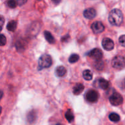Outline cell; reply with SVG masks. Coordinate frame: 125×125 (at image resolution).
I'll list each match as a JSON object with an SVG mask.
<instances>
[{
	"label": "cell",
	"instance_id": "1",
	"mask_svg": "<svg viewBox=\"0 0 125 125\" xmlns=\"http://www.w3.org/2000/svg\"><path fill=\"white\" fill-rule=\"evenodd\" d=\"M123 21V15L122 11L118 9L112 10L109 15V21L112 25L118 26Z\"/></svg>",
	"mask_w": 125,
	"mask_h": 125
},
{
	"label": "cell",
	"instance_id": "2",
	"mask_svg": "<svg viewBox=\"0 0 125 125\" xmlns=\"http://www.w3.org/2000/svg\"><path fill=\"white\" fill-rule=\"evenodd\" d=\"M52 65V58L50 55L47 54H44L42 55L39 60V69L48 68Z\"/></svg>",
	"mask_w": 125,
	"mask_h": 125
},
{
	"label": "cell",
	"instance_id": "3",
	"mask_svg": "<svg viewBox=\"0 0 125 125\" xmlns=\"http://www.w3.org/2000/svg\"><path fill=\"white\" fill-rule=\"evenodd\" d=\"M112 67L117 69H123L125 66V58L123 56H117L112 61Z\"/></svg>",
	"mask_w": 125,
	"mask_h": 125
},
{
	"label": "cell",
	"instance_id": "4",
	"mask_svg": "<svg viewBox=\"0 0 125 125\" xmlns=\"http://www.w3.org/2000/svg\"><path fill=\"white\" fill-rule=\"evenodd\" d=\"M109 101L113 106H118L123 103V98L120 94L117 92H114L109 97Z\"/></svg>",
	"mask_w": 125,
	"mask_h": 125
},
{
	"label": "cell",
	"instance_id": "5",
	"mask_svg": "<svg viewBox=\"0 0 125 125\" xmlns=\"http://www.w3.org/2000/svg\"><path fill=\"white\" fill-rule=\"evenodd\" d=\"M85 98L87 101L90 103H95L99 98V94L96 90H89L85 94Z\"/></svg>",
	"mask_w": 125,
	"mask_h": 125
},
{
	"label": "cell",
	"instance_id": "6",
	"mask_svg": "<svg viewBox=\"0 0 125 125\" xmlns=\"http://www.w3.org/2000/svg\"><path fill=\"white\" fill-rule=\"evenodd\" d=\"M88 56L96 61H100L103 57V52L99 48H94L87 54Z\"/></svg>",
	"mask_w": 125,
	"mask_h": 125
},
{
	"label": "cell",
	"instance_id": "7",
	"mask_svg": "<svg viewBox=\"0 0 125 125\" xmlns=\"http://www.w3.org/2000/svg\"><path fill=\"white\" fill-rule=\"evenodd\" d=\"M91 29L95 34H100L104 30V26L101 22L95 21L92 24Z\"/></svg>",
	"mask_w": 125,
	"mask_h": 125
},
{
	"label": "cell",
	"instance_id": "8",
	"mask_svg": "<svg viewBox=\"0 0 125 125\" xmlns=\"http://www.w3.org/2000/svg\"><path fill=\"white\" fill-rule=\"evenodd\" d=\"M102 46L106 51H111L114 48V43L109 38H104L102 40Z\"/></svg>",
	"mask_w": 125,
	"mask_h": 125
},
{
	"label": "cell",
	"instance_id": "9",
	"mask_svg": "<svg viewBox=\"0 0 125 125\" xmlns=\"http://www.w3.org/2000/svg\"><path fill=\"white\" fill-rule=\"evenodd\" d=\"M96 10L93 8L87 9L84 12V17L87 19H93L96 17Z\"/></svg>",
	"mask_w": 125,
	"mask_h": 125
},
{
	"label": "cell",
	"instance_id": "10",
	"mask_svg": "<svg viewBox=\"0 0 125 125\" xmlns=\"http://www.w3.org/2000/svg\"><path fill=\"white\" fill-rule=\"evenodd\" d=\"M84 89V86L83 84H81V83H78L76 84L74 87H73V94L76 95H80L82 92H83Z\"/></svg>",
	"mask_w": 125,
	"mask_h": 125
},
{
	"label": "cell",
	"instance_id": "11",
	"mask_svg": "<svg viewBox=\"0 0 125 125\" xmlns=\"http://www.w3.org/2000/svg\"><path fill=\"white\" fill-rule=\"evenodd\" d=\"M55 73L57 76L58 77H63L67 73V70L63 66H59L56 68Z\"/></svg>",
	"mask_w": 125,
	"mask_h": 125
},
{
	"label": "cell",
	"instance_id": "12",
	"mask_svg": "<svg viewBox=\"0 0 125 125\" xmlns=\"http://www.w3.org/2000/svg\"><path fill=\"white\" fill-rule=\"evenodd\" d=\"M37 113L35 111H31L27 115V120L30 123H32L36 120Z\"/></svg>",
	"mask_w": 125,
	"mask_h": 125
},
{
	"label": "cell",
	"instance_id": "13",
	"mask_svg": "<svg viewBox=\"0 0 125 125\" xmlns=\"http://www.w3.org/2000/svg\"><path fill=\"white\" fill-rule=\"evenodd\" d=\"M44 36H45V39L47 40L48 42H49L51 44H53L55 43V39L53 37V35L51 34L50 32L45 31L44 32Z\"/></svg>",
	"mask_w": 125,
	"mask_h": 125
},
{
	"label": "cell",
	"instance_id": "14",
	"mask_svg": "<svg viewBox=\"0 0 125 125\" xmlns=\"http://www.w3.org/2000/svg\"><path fill=\"white\" fill-rule=\"evenodd\" d=\"M98 84L100 87L103 89V90H106V89H108L109 86V82L105 79H103V78H100L99 79Z\"/></svg>",
	"mask_w": 125,
	"mask_h": 125
},
{
	"label": "cell",
	"instance_id": "15",
	"mask_svg": "<svg viewBox=\"0 0 125 125\" xmlns=\"http://www.w3.org/2000/svg\"><path fill=\"white\" fill-rule=\"evenodd\" d=\"M17 23L16 21L12 20L8 23L7 25V29L9 31L13 32L15 31L17 29Z\"/></svg>",
	"mask_w": 125,
	"mask_h": 125
},
{
	"label": "cell",
	"instance_id": "16",
	"mask_svg": "<svg viewBox=\"0 0 125 125\" xmlns=\"http://www.w3.org/2000/svg\"><path fill=\"white\" fill-rule=\"evenodd\" d=\"M83 78L86 81H90L93 78V74L92 72L90 70H85L83 72Z\"/></svg>",
	"mask_w": 125,
	"mask_h": 125
},
{
	"label": "cell",
	"instance_id": "17",
	"mask_svg": "<svg viewBox=\"0 0 125 125\" xmlns=\"http://www.w3.org/2000/svg\"><path fill=\"white\" fill-rule=\"evenodd\" d=\"M65 116L66 119H67V120H68V122H70V123H71V122H72L74 120V115H73V112H72V111L71 109L67 110Z\"/></svg>",
	"mask_w": 125,
	"mask_h": 125
},
{
	"label": "cell",
	"instance_id": "18",
	"mask_svg": "<svg viewBox=\"0 0 125 125\" xmlns=\"http://www.w3.org/2000/svg\"><path fill=\"white\" fill-rule=\"evenodd\" d=\"M109 118L110 120L113 122H118L120 120V117L119 115L116 113H114V112L111 113L109 115Z\"/></svg>",
	"mask_w": 125,
	"mask_h": 125
},
{
	"label": "cell",
	"instance_id": "19",
	"mask_svg": "<svg viewBox=\"0 0 125 125\" xmlns=\"http://www.w3.org/2000/svg\"><path fill=\"white\" fill-rule=\"evenodd\" d=\"M79 55L76 54H72L70 56L68 61H69L70 63H74L78 62V61H79Z\"/></svg>",
	"mask_w": 125,
	"mask_h": 125
},
{
	"label": "cell",
	"instance_id": "20",
	"mask_svg": "<svg viewBox=\"0 0 125 125\" xmlns=\"http://www.w3.org/2000/svg\"><path fill=\"white\" fill-rule=\"evenodd\" d=\"M6 4L11 9L15 8L17 6V2L16 0H7Z\"/></svg>",
	"mask_w": 125,
	"mask_h": 125
},
{
	"label": "cell",
	"instance_id": "21",
	"mask_svg": "<svg viewBox=\"0 0 125 125\" xmlns=\"http://www.w3.org/2000/svg\"><path fill=\"white\" fill-rule=\"evenodd\" d=\"M7 39L3 34H0V46H4L6 44Z\"/></svg>",
	"mask_w": 125,
	"mask_h": 125
},
{
	"label": "cell",
	"instance_id": "22",
	"mask_svg": "<svg viewBox=\"0 0 125 125\" xmlns=\"http://www.w3.org/2000/svg\"><path fill=\"white\" fill-rule=\"evenodd\" d=\"M119 42L120 45H122L123 47L125 46V35H122L119 38Z\"/></svg>",
	"mask_w": 125,
	"mask_h": 125
},
{
	"label": "cell",
	"instance_id": "23",
	"mask_svg": "<svg viewBox=\"0 0 125 125\" xmlns=\"http://www.w3.org/2000/svg\"><path fill=\"white\" fill-rule=\"evenodd\" d=\"M27 1H28V0H17V4L20 6H21L25 4Z\"/></svg>",
	"mask_w": 125,
	"mask_h": 125
},
{
	"label": "cell",
	"instance_id": "24",
	"mask_svg": "<svg viewBox=\"0 0 125 125\" xmlns=\"http://www.w3.org/2000/svg\"><path fill=\"white\" fill-rule=\"evenodd\" d=\"M4 21H5V20L4 18L2 15H0V26L2 27V26L4 24Z\"/></svg>",
	"mask_w": 125,
	"mask_h": 125
},
{
	"label": "cell",
	"instance_id": "25",
	"mask_svg": "<svg viewBox=\"0 0 125 125\" xmlns=\"http://www.w3.org/2000/svg\"><path fill=\"white\" fill-rule=\"evenodd\" d=\"M70 36L68 35H66L65 37H63L62 38V39H61V41L62 42H67V40H70Z\"/></svg>",
	"mask_w": 125,
	"mask_h": 125
},
{
	"label": "cell",
	"instance_id": "26",
	"mask_svg": "<svg viewBox=\"0 0 125 125\" xmlns=\"http://www.w3.org/2000/svg\"><path fill=\"white\" fill-rule=\"evenodd\" d=\"M51 1L55 4H59L61 2V0H51Z\"/></svg>",
	"mask_w": 125,
	"mask_h": 125
},
{
	"label": "cell",
	"instance_id": "27",
	"mask_svg": "<svg viewBox=\"0 0 125 125\" xmlns=\"http://www.w3.org/2000/svg\"><path fill=\"white\" fill-rule=\"evenodd\" d=\"M2 96H3V92L0 90V101H1V100L2 99Z\"/></svg>",
	"mask_w": 125,
	"mask_h": 125
},
{
	"label": "cell",
	"instance_id": "28",
	"mask_svg": "<svg viewBox=\"0 0 125 125\" xmlns=\"http://www.w3.org/2000/svg\"><path fill=\"white\" fill-rule=\"evenodd\" d=\"M1 111H2V107L0 106V115H1Z\"/></svg>",
	"mask_w": 125,
	"mask_h": 125
},
{
	"label": "cell",
	"instance_id": "29",
	"mask_svg": "<svg viewBox=\"0 0 125 125\" xmlns=\"http://www.w3.org/2000/svg\"><path fill=\"white\" fill-rule=\"evenodd\" d=\"M1 31H2V27L0 26V32H1Z\"/></svg>",
	"mask_w": 125,
	"mask_h": 125
},
{
	"label": "cell",
	"instance_id": "30",
	"mask_svg": "<svg viewBox=\"0 0 125 125\" xmlns=\"http://www.w3.org/2000/svg\"><path fill=\"white\" fill-rule=\"evenodd\" d=\"M38 1H41V0H38Z\"/></svg>",
	"mask_w": 125,
	"mask_h": 125
}]
</instances>
